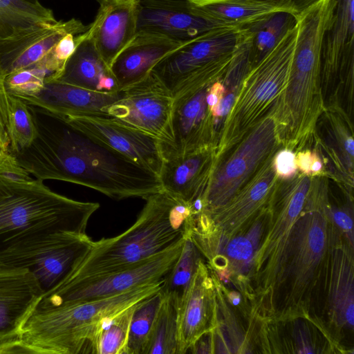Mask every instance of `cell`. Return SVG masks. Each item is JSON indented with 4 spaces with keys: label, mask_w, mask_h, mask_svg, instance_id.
I'll use <instances>...</instances> for the list:
<instances>
[{
    "label": "cell",
    "mask_w": 354,
    "mask_h": 354,
    "mask_svg": "<svg viewBox=\"0 0 354 354\" xmlns=\"http://www.w3.org/2000/svg\"><path fill=\"white\" fill-rule=\"evenodd\" d=\"M16 153L21 165L38 180H56L95 189L115 200L147 198L162 189L158 176L115 150L58 121Z\"/></svg>",
    "instance_id": "cell-1"
},
{
    "label": "cell",
    "mask_w": 354,
    "mask_h": 354,
    "mask_svg": "<svg viewBox=\"0 0 354 354\" xmlns=\"http://www.w3.org/2000/svg\"><path fill=\"white\" fill-rule=\"evenodd\" d=\"M145 201L130 227L115 236L94 241L84 259L60 283L129 268L189 236L196 215L192 205L178 201L162 189Z\"/></svg>",
    "instance_id": "cell-2"
},
{
    "label": "cell",
    "mask_w": 354,
    "mask_h": 354,
    "mask_svg": "<svg viewBox=\"0 0 354 354\" xmlns=\"http://www.w3.org/2000/svg\"><path fill=\"white\" fill-rule=\"evenodd\" d=\"M162 280L100 299L36 308L12 339L0 343V353H89L101 321L158 291Z\"/></svg>",
    "instance_id": "cell-3"
},
{
    "label": "cell",
    "mask_w": 354,
    "mask_h": 354,
    "mask_svg": "<svg viewBox=\"0 0 354 354\" xmlns=\"http://www.w3.org/2000/svg\"><path fill=\"white\" fill-rule=\"evenodd\" d=\"M100 204L76 201L52 191L42 180H0V250L44 232L86 233Z\"/></svg>",
    "instance_id": "cell-4"
},
{
    "label": "cell",
    "mask_w": 354,
    "mask_h": 354,
    "mask_svg": "<svg viewBox=\"0 0 354 354\" xmlns=\"http://www.w3.org/2000/svg\"><path fill=\"white\" fill-rule=\"evenodd\" d=\"M297 25L241 81L234 104L218 131L214 163L223 159L254 127L272 117L289 78Z\"/></svg>",
    "instance_id": "cell-5"
},
{
    "label": "cell",
    "mask_w": 354,
    "mask_h": 354,
    "mask_svg": "<svg viewBox=\"0 0 354 354\" xmlns=\"http://www.w3.org/2000/svg\"><path fill=\"white\" fill-rule=\"evenodd\" d=\"M326 111L321 82V45L311 37L296 42L286 87L275 108L274 120L281 147L301 150L315 138Z\"/></svg>",
    "instance_id": "cell-6"
},
{
    "label": "cell",
    "mask_w": 354,
    "mask_h": 354,
    "mask_svg": "<svg viewBox=\"0 0 354 354\" xmlns=\"http://www.w3.org/2000/svg\"><path fill=\"white\" fill-rule=\"evenodd\" d=\"M246 39L243 28H216L168 54L151 72L175 100L222 80Z\"/></svg>",
    "instance_id": "cell-7"
},
{
    "label": "cell",
    "mask_w": 354,
    "mask_h": 354,
    "mask_svg": "<svg viewBox=\"0 0 354 354\" xmlns=\"http://www.w3.org/2000/svg\"><path fill=\"white\" fill-rule=\"evenodd\" d=\"M94 241L86 233H37L0 250V266L28 270L45 293L73 271L89 252Z\"/></svg>",
    "instance_id": "cell-8"
},
{
    "label": "cell",
    "mask_w": 354,
    "mask_h": 354,
    "mask_svg": "<svg viewBox=\"0 0 354 354\" xmlns=\"http://www.w3.org/2000/svg\"><path fill=\"white\" fill-rule=\"evenodd\" d=\"M279 147L274 120L269 117L214 164L199 213H208L227 203Z\"/></svg>",
    "instance_id": "cell-9"
},
{
    "label": "cell",
    "mask_w": 354,
    "mask_h": 354,
    "mask_svg": "<svg viewBox=\"0 0 354 354\" xmlns=\"http://www.w3.org/2000/svg\"><path fill=\"white\" fill-rule=\"evenodd\" d=\"M184 240L129 268L94 277L60 283L46 292L37 308L100 299L146 283L162 281L179 256Z\"/></svg>",
    "instance_id": "cell-10"
},
{
    "label": "cell",
    "mask_w": 354,
    "mask_h": 354,
    "mask_svg": "<svg viewBox=\"0 0 354 354\" xmlns=\"http://www.w3.org/2000/svg\"><path fill=\"white\" fill-rule=\"evenodd\" d=\"M174 104L171 93L150 72L139 81L120 89L118 98L104 112L158 139L162 145L164 154L174 145Z\"/></svg>",
    "instance_id": "cell-11"
},
{
    "label": "cell",
    "mask_w": 354,
    "mask_h": 354,
    "mask_svg": "<svg viewBox=\"0 0 354 354\" xmlns=\"http://www.w3.org/2000/svg\"><path fill=\"white\" fill-rule=\"evenodd\" d=\"M321 43V82L324 103L344 91L353 103L354 0H327Z\"/></svg>",
    "instance_id": "cell-12"
},
{
    "label": "cell",
    "mask_w": 354,
    "mask_h": 354,
    "mask_svg": "<svg viewBox=\"0 0 354 354\" xmlns=\"http://www.w3.org/2000/svg\"><path fill=\"white\" fill-rule=\"evenodd\" d=\"M45 115L89 136L158 176L164 156L162 145L156 138L105 113L52 111Z\"/></svg>",
    "instance_id": "cell-13"
},
{
    "label": "cell",
    "mask_w": 354,
    "mask_h": 354,
    "mask_svg": "<svg viewBox=\"0 0 354 354\" xmlns=\"http://www.w3.org/2000/svg\"><path fill=\"white\" fill-rule=\"evenodd\" d=\"M269 157L247 183L223 205L198 213L194 225L205 230L227 231L231 234L271 199L279 178Z\"/></svg>",
    "instance_id": "cell-14"
},
{
    "label": "cell",
    "mask_w": 354,
    "mask_h": 354,
    "mask_svg": "<svg viewBox=\"0 0 354 354\" xmlns=\"http://www.w3.org/2000/svg\"><path fill=\"white\" fill-rule=\"evenodd\" d=\"M220 27L189 0H139L137 32L185 42Z\"/></svg>",
    "instance_id": "cell-15"
},
{
    "label": "cell",
    "mask_w": 354,
    "mask_h": 354,
    "mask_svg": "<svg viewBox=\"0 0 354 354\" xmlns=\"http://www.w3.org/2000/svg\"><path fill=\"white\" fill-rule=\"evenodd\" d=\"M58 21L41 3L0 0V64L36 40Z\"/></svg>",
    "instance_id": "cell-16"
},
{
    "label": "cell",
    "mask_w": 354,
    "mask_h": 354,
    "mask_svg": "<svg viewBox=\"0 0 354 354\" xmlns=\"http://www.w3.org/2000/svg\"><path fill=\"white\" fill-rule=\"evenodd\" d=\"M213 281L201 260L177 310V354H185L216 325Z\"/></svg>",
    "instance_id": "cell-17"
},
{
    "label": "cell",
    "mask_w": 354,
    "mask_h": 354,
    "mask_svg": "<svg viewBox=\"0 0 354 354\" xmlns=\"http://www.w3.org/2000/svg\"><path fill=\"white\" fill-rule=\"evenodd\" d=\"M44 294L28 270L0 266V343L18 335Z\"/></svg>",
    "instance_id": "cell-18"
},
{
    "label": "cell",
    "mask_w": 354,
    "mask_h": 354,
    "mask_svg": "<svg viewBox=\"0 0 354 354\" xmlns=\"http://www.w3.org/2000/svg\"><path fill=\"white\" fill-rule=\"evenodd\" d=\"M214 160L213 147L183 153H167L158 174L162 190L185 203L202 198Z\"/></svg>",
    "instance_id": "cell-19"
},
{
    "label": "cell",
    "mask_w": 354,
    "mask_h": 354,
    "mask_svg": "<svg viewBox=\"0 0 354 354\" xmlns=\"http://www.w3.org/2000/svg\"><path fill=\"white\" fill-rule=\"evenodd\" d=\"M207 88L174 100V145L164 155L183 154L207 147L214 148L217 134L214 118L207 108Z\"/></svg>",
    "instance_id": "cell-20"
},
{
    "label": "cell",
    "mask_w": 354,
    "mask_h": 354,
    "mask_svg": "<svg viewBox=\"0 0 354 354\" xmlns=\"http://www.w3.org/2000/svg\"><path fill=\"white\" fill-rule=\"evenodd\" d=\"M100 8L87 31L110 68L137 32L139 0H97Z\"/></svg>",
    "instance_id": "cell-21"
},
{
    "label": "cell",
    "mask_w": 354,
    "mask_h": 354,
    "mask_svg": "<svg viewBox=\"0 0 354 354\" xmlns=\"http://www.w3.org/2000/svg\"><path fill=\"white\" fill-rule=\"evenodd\" d=\"M186 42L137 32L110 67L119 90L145 77L162 59Z\"/></svg>",
    "instance_id": "cell-22"
},
{
    "label": "cell",
    "mask_w": 354,
    "mask_h": 354,
    "mask_svg": "<svg viewBox=\"0 0 354 354\" xmlns=\"http://www.w3.org/2000/svg\"><path fill=\"white\" fill-rule=\"evenodd\" d=\"M119 97V91L101 93L84 89L59 80L45 82L37 96L18 97L40 113L52 111L98 113Z\"/></svg>",
    "instance_id": "cell-23"
},
{
    "label": "cell",
    "mask_w": 354,
    "mask_h": 354,
    "mask_svg": "<svg viewBox=\"0 0 354 354\" xmlns=\"http://www.w3.org/2000/svg\"><path fill=\"white\" fill-rule=\"evenodd\" d=\"M57 80L97 93L119 91L110 68L97 50L87 30L77 35L75 50Z\"/></svg>",
    "instance_id": "cell-24"
},
{
    "label": "cell",
    "mask_w": 354,
    "mask_h": 354,
    "mask_svg": "<svg viewBox=\"0 0 354 354\" xmlns=\"http://www.w3.org/2000/svg\"><path fill=\"white\" fill-rule=\"evenodd\" d=\"M297 19L287 11H277L241 28L247 32L250 70L263 59L283 37L297 25Z\"/></svg>",
    "instance_id": "cell-25"
},
{
    "label": "cell",
    "mask_w": 354,
    "mask_h": 354,
    "mask_svg": "<svg viewBox=\"0 0 354 354\" xmlns=\"http://www.w3.org/2000/svg\"><path fill=\"white\" fill-rule=\"evenodd\" d=\"M208 19L225 27L241 28L277 11H283L259 0H189Z\"/></svg>",
    "instance_id": "cell-26"
},
{
    "label": "cell",
    "mask_w": 354,
    "mask_h": 354,
    "mask_svg": "<svg viewBox=\"0 0 354 354\" xmlns=\"http://www.w3.org/2000/svg\"><path fill=\"white\" fill-rule=\"evenodd\" d=\"M88 28L78 19L58 22L44 35L33 41L9 60L0 64L6 75L31 67L43 59L66 35H80Z\"/></svg>",
    "instance_id": "cell-27"
},
{
    "label": "cell",
    "mask_w": 354,
    "mask_h": 354,
    "mask_svg": "<svg viewBox=\"0 0 354 354\" xmlns=\"http://www.w3.org/2000/svg\"><path fill=\"white\" fill-rule=\"evenodd\" d=\"M348 250L335 251V271L330 288V304L336 322L352 328L353 325V257Z\"/></svg>",
    "instance_id": "cell-28"
},
{
    "label": "cell",
    "mask_w": 354,
    "mask_h": 354,
    "mask_svg": "<svg viewBox=\"0 0 354 354\" xmlns=\"http://www.w3.org/2000/svg\"><path fill=\"white\" fill-rule=\"evenodd\" d=\"M137 303L101 321L90 341L89 353L127 354L130 324Z\"/></svg>",
    "instance_id": "cell-29"
},
{
    "label": "cell",
    "mask_w": 354,
    "mask_h": 354,
    "mask_svg": "<svg viewBox=\"0 0 354 354\" xmlns=\"http://www.w3.org/2000/svg\"><path fill=\"white\" fill-rule=\"evenodd\" d=\"M201 254L189 236H186L179 256L162 279L159 291L162 297L172 299L178 307L202 260Z\"/></svg>",
    "instance_id": "cell-30"
},
{
    "label": "cell",
    "mask_w": 354,
    "mask_h": 354,
    "mask_svg": "<svg viewBox=\"0 0 354 354\" xmlns=\"http://www.w3.org/2000/svg\"><path fill=\"white\" fill-rule=\"evenodd\" d=\"M324 113L328 123L326 129L329 131L327 139L331 142L329 147H335L330 151L332 158H335L337 167L342 169V172L353 186L354 140L352 122L349 117L342 111L326 109Z\"/></svg>",
    "instance_id": "cell-31"
},
{
    "label": "cell",
    "mask_w": 354,
    "mask_h": 354,
    "mask_svg": "<svg viewBox=\"0 0 354 354\" xmlns=\"http://www.w3.org/2000/svg\"><path fill=\"white\" fill-rule=\"evenodd\" d=\"M7 133L13 154L30 147L38 136L35 111L19 97L9 94Z\"/></svg>",
    "instance_id": "cell-32"
},
{
    "label": "cell",
    "mask_w": 354,
    "mask_h": 354,
    "mask_svg": "<svg viewBox=\"0 0 354 354\" xmlns=\"http://www.w3.org/2000/svg\"><path fill=\"white\" fill-rule=\"evenodd\" d=\"M177 310L172 299L162 297L144 354H177Z\"/></svg>",
    "instance_id": "cell-33"
},
{
    "label": "cell",
    "mask_w": 354,
    "mask_h": 354,
    "mask_svg": "<svg viewBox=\"0 0 354 354\" xmlns=\"http://www.w3.org/2000/svg\"><path fill=\"white\" fill-rule=\"evenodd\" d=\"M162 299L158 290L136 304L130 324L127 354H144Z\"/></svg>",
    "instance_id": "cell-34"
},
{
    "label": "cell",
    "mask_w": 354,
    "mask_h": 354,
    "mask_svg": "<svg viewBox=\"0 0 354 354\" xmlns=\"http://www.w3.org/2000/svg\"><path fill=\"white\" fill-rule=\"evenodd\" d=\"M48 76L45 69L35 64L6 75V90L8 94L17 97L37 96L43 90Z\"/></svg>",
    "instance_id": "cell-35"
},
{
    "label": "cell",
    "mask_w": 354,
    "mask_h": 354,
    "mask_svg": "<svg viewBox=\"0 0 354 354\" xmlns=\"http://www.w3.org/2000/svg\"><path fill=\"white\" fill-rule=\"evenodd\" d=\"M32 179L15 154L9 150L0 151V180L19 183Z\"/></svg>",
    "instance_id": "cell-36"
},
{
    "label": "cell",
    "mask_w": 354,
    "mask_h": 354,
    "mask_svg": "<svg viewBox=\"0 0 354 354\" xmlns=\"http://www.w3.org/2000/svg\"><path fill=\"white\" fill-rule=\"evenodd\" d=\"M255 247L248 236L236 237L227 246V256L234 263L246 266L252 259Z\"/></svg>",
    "instance_id": "cell-37"
},
{
    "label": "cell",
    "mask_w": 354,
    "mask_h": 354,
    "mask_svg": "<svg viewBox=\"0 0 354 354\" xmlns=\"http://www.w3.org/2000/svg\"><path fill=\"white\" fill-rule=\"evenodd\" d=\"M272 165L279 179L286 180L293 178L297 171L295 153L286 148L277 151L272 158Z\"/></svg>",
    "instance_id": "cell-38"
},
{
    "label": "cell",
    "mask_w": 354,
    "mask_h": 354,
    "mask_svg": "<svg viewBox=\"0 0 354 354\" xmlns=\"http://www.w3.org/2000/svg\"><path fill=\"white\" fill-rule=\"evenodd\" d=\"M6 76V74L0 65V151L9 150L7 133L9 94L5 84Z\"/></svg>",
    "instance_id": "cell-39"
},
{
    "label": "cell",
    "mask_w": 354,
    "mask_h": 354,
    "mask_svg": "<svg viewBox=\"0 0 354 354\" xmlns=\"http://www.w3.org/2000/svg\"><path fill=\"white\" fill-rule=\"evenodd\" d=\"M283 11L292 14L298 19L322 0H259Z\"/></svg>",
    "instance_id": "cell-40"
},
{
    "label": "cell",
    "mask_w": 354,
    "mask_h": 354,
    "mask_svg": "<svg viewBox=\"0 0 354 354\" xmlns=\"http://www.w3.org/2000/svg\"><path fill=\"white\" fill-rule=\"evenodd\" d=\"M225 86L221 80H218L207 88L206 100L209 111L214 120L216 108L225 93Z\"/></svg>",
    "instance_id": "cell-41"
},
{
    "label": "cell",
    "mask_w": 354,
    "mask_h": 354,
    "mask_svg": "<svg viewBox=\"0 0 354 354\" xmlns=\"http://www.w3.org/2000/svg\"><path fill=\"white\" fill-rule=\"evenodd\" d=\"M236 93L235 92H229L227 94H224L223 97L221 98L215 113L214 116V124H215V129L217 133V126H218V122L221 119H223L225 116H226L233 104L236 95Z\"/></svg>",
    "instance_id": "cell-42"
},
{
    "label": "cell",
    "mask_w": 354,
    "mask_h": 354,
    "mask_svg": "<svg viewBox=\"0 0 354 354\" xmlns=\"http://www.w3.org/2000/svg\"><path fill=\"white\" fill-rule=\"evenodd\" d=\"M313 160V152L310 149H304L297 152L295 156L297 168L301 172V174L310 176V167Z\"/></svg>",
    "instance_id": "cell-43"
},
{
    "label": "cell",
    "mask_w": 354,
    "mask_h": 354,
    "mask_svg": "<svg viewBox=\"0 0 354 354\" xmlns=\"http://www.w3.org/2000/svg\"><path fill=\"white\" fill-rule=\"evenodd\" d=\"M331 214L334 221L345 232L350 234L353 237V221L352 218L343 210H332Z\"/></svg>",
    "instance_id": "cell-44"
},
{
    "label": "cell",
    "mask_w": 354,
    "mask_h": 354,
    "mask_svg": "<svg viewBox=\"0 0 354 354\" xmlns=\"http://www.w3.org/2000/svg\"><path fill=\"white\" fill-rule=\"evenodd\" d=\"M323 170V162L316 151L313 152L310 176L319 175Z\"/></svg>",
    "instance_id": "cell-45"
},
{
    "label": "cell",
    "mask_w": 354,
    "mask_h": 354,
    "mask_svg": "<svg viewBox=\"0 0 354 354\" xmlns=\"http://www.w3.org/2000/svg\"><path fill=\"white\" fill-rule=\"evenodd\" d=\"M231 301L232 303L236 306L240 303V297L239 295H232L231 297Z\"/></svg>",
    "instance_id": "cell-46"
},
{
    "label": "cell",
    "mask_w": 354,
    "mask_h": 354,
    "mask_svg": "<svg viewBox=\"0 0 354 354\" xmlns=\"http://www.w3.org/2000/svg\"><path fill=\"white\" fill-rule=\"evenodd\" d=\"M25 1H27L28 2L32 3H35V4L40 3L39 0H25Z\"/></svg>",
    "instance_id": "cell-47"
}]
</instances>
